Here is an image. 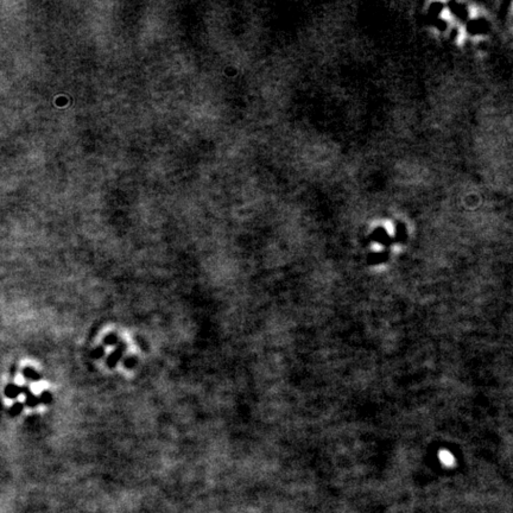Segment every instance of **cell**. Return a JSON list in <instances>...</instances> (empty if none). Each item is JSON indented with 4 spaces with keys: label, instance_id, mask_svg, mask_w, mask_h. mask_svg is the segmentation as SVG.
<instances>
[{
    "label": "cell",
    "instance_id": "6da1fadb",
    "mask_svg": "<svg viewBox=\"0 0 513 513\" xmlns=\"http://www.w3.org/2000/svg\"><path fill=\"white\" fill-rule=\"evenodd\" d=\"M123 350H124V346L123 345H120L118 348L114 350V352L110 354V355L108 356V359H107V364H108V366L109 367H114L116 365L118 364V361L120 360V358L123 356Z\"/></svg>",
    "mask_w": 513,
    "mask_h": 513
},
{
    "label": "cell",
    "instance_id": "7a4b0ae2",
    "mask_svg": "<svg viewBox=\"0 0 513 513\" xmlns=\"http://www.w3.org/2000/svg\"><path fill=\"white\" fill-rule=\"evenodd\" d=\"M21 393H23L21 387L14 385V384H9L5 387V396L7 398H11V399H14V398H17Z\"/></svg>",
    "mask_w": 513,
    "mask_h": 513
},
{
    "label": "cell",
    "instance_id": "3957f363",
    "mask_svg": "<svg viewBox=\"0 0 513 513\" xmlns=\"http://www.w3.org/2000/svg\"><path fill=\"white\" fill-rule=\"evenodd\" d=\"M486 28H487L486 21L485 20H481V19L474 20V21H472V23L470 24V30L472 32H474V34H479V32L486 31Z\"/></svg>",
    "mask_w": 513,
    "mask_h": 513
},
{
    "label": "cell",
    "instance_id": "277c9868",
    "mask_svg": "<svg viewBox=\"0 0 513 513\" xmlns=\"http://www.w3.org/2000/svg\"><path fill=\"white\" fill-rule=\"evenodd\" d=\"M23 374L27 379H30L32 382H37V380L40 379V375L37 373V372L31 367H25L23 370Z\"/></svg>",
    "mask_w": 513,
    "mask_h": 513
},
{
    "label": "cell",
    "instance_id": "5b68a950",
    "mask_svg": "<svg viewBox=\"0 0 513 513\" xmlns=\"http://www.w3.org/2000/svg\"><path fill=\"white\" fill-rule=\"evenodd\" d=\"M23 408H24V404L23 403H19V402H18V403H14L12 405V407H11V409L9 410V413H10L11 416H13V417L14 416H18L21 411H23Z\"/></svg>",
    "mask_w": 513,
    "mask_h": 513
},
{
    "label": "cell",
    "instance_id": "8992f818",
    "mask_svg": "<svg viewBox=\"0 0 513 513\" xmlns=\"http://www.w3.org/2000/svg\"><path fill=\"white\" fill-rule=\"evenodd\" d=\"M39 399H40V403L50 404L51 399H53V396H51V393L48 392V391H44V392H42V394H40Z\"/></svg>",
    "mask_w": 513,
    "mask_h": 513
},
{
    "label": "cell",
    "instance_id": "52a82bcc",
    "mask_svg": "<svg viewBox=\"0 0 513 513\" xmlns=\"http://www.w3.org/2000/svg\"><path fill=\"white\" fill-rule=\"evenodd\" d=\"M105 343L106 345H108V346H114V345H118V337L117 335H114V334H109V335H107V337L105 338Z\"/></svg>",
    "mask_w": 513,
    "mask_h": 513
},
{
    "label": "cell",
    "instance_id": "ba28073f",
    "mask_svg": "<svg viewBox=\"0 0 513 513\" xmlns=\"http://www.w3.org/2000/svg\"><path fill=\"white\" fill-rule=\"evenodd\" d=\"M125 366H126L127 368H133V366H136V364H137V358L136 356H131V358H127L126 360H125Z\"/></svg>",
    "mask_w": 513,
    "mask_h": 513
},
{
    "label": "cell",
    "instance_id": "9c48e42d",
    "mask_svg": "<svg viewBox=\"0 0 513 513\" xmlns=\"http://www.w3.org/2000/svg\"><path fill=\"white\" fill-rule=\"evenodd\" d=\"M93 352H94V353L92 354V356H93V358H97V359H98V358L102 356V354H103V348H102V347H98V348L95 349V350H93Z\"/></svg>",
    "mask_w": 513,
    "mask_h": 513
}]
</instances>
